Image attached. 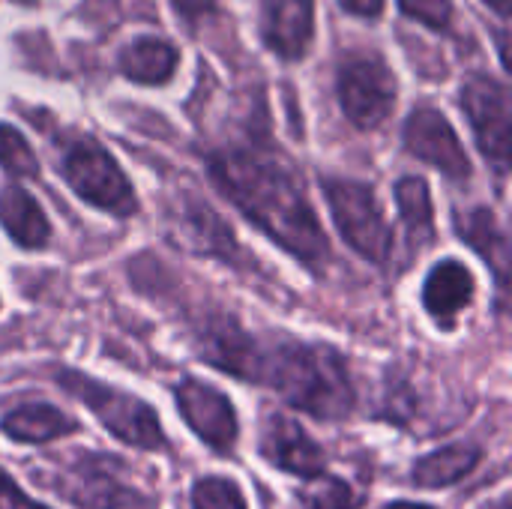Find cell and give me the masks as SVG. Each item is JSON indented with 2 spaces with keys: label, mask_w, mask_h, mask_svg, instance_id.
I'll use <instances>...</instances> for the list:
<instances>
[{
  "label": "cell",
  "mask_w": 512,
  "mask_h": 509,
  "mask_svg": "<svg viewBox=\"0 0 512 509\" xmlns=\"http://www.w3.org/2000/svg\"><path fill=\"white\" fill-rule=\"evenodd\" d=\"M213 183L246 213L267 237L294 258L318 267L330 255V243L297 174L276 156L258 147L219 150L210 159Z\"/></svg>",
  "instance_id": "1"
},
{
  "label": "cell",
  "mask_w": 512,
  "mask_h": 509,
  "mask_svg": "<svg viewBox=\"0 0 512 509\" xmlns=\"http://www.w3.org/2000/svg\"><path fill=\"white\" fill-rule=\"evenodd\" d=\"M258 381L270 384L288 405L318 420H342L354 408L348 366L330 345L282 342L261 351Z\"/></svg>",
  "instance_id": "2"
},
{
  "label": "cell",
  "mask_w": 512,
  "mask_h": 509,
  "mask_svg": "<svg viewBox=\"0 0 512 509\" xmlns=\"http://www.w3.org/2000/svg\"><path fill=\"white\" fill-rule=\"evenodd\" d=\"M60 174L87 204L99 210L129 216L138 207L132 183L114 156L87 135H72L60 144Z\"/></svg>",
  "instance_id": "3"
},
{
  "label": "cell",
  "mask_w": 512,
  "mask_h": 509,
  "mask_svg": "<svg viewBox=\"0 0 512 509\" xmlns=\"http://www.w3.org/2000/svg\"><path fill=\"white\" fill-rule=\"evenodd\" d=\"M57 381H60V387L66 393L81 399L99 417V423L114 438H120L123 444H132V447H141V450H156V447L165 444L159 417L141 399L123 393V390H114L108 384H99V381H93L90 375H81V372H60Z\"/></svg>",
  "instance_id": "4"
},
{
  "label": "cell",
  "mask_w": 512,
  "mask_h": 509,
  "mask_svg": "<svg viewBox=\"0 0 512 509\" xmlns=\"http://www.w3.org/2000/svg\"><path fill=\"white\" fill-rule=\"evenodd\" d=\"M321 189H324L327 207H330L345 243L357 255H363L375 264H384L393 252V228H390L372 186L357 183V180L327 177V180H321Z\"/></svg>",
  "instance_id": "5"
},
{
  "label": "cell",
  "mask_w": 512,
  "mask_h": 509,
  "mask_svg": "<svg viewBox=\"0 0 512 509\" xmlns=\"http://www.w3.org/2000/svg\"><path fill=\"white\" fill-rule=\"evenodd\" d=\"M339 102L345 117L360 129L381 126L399 96L396 75L378 54H351L339 69Z\"/></svg>",
  "instance_id": "6"
},
{
  "label": "cell",
  "mask_w": 512,
  "mask_h": 509,
  "mask_svg": "<svg viewBox=\"0 0 512 509\" xmlns=\"http://www.w3.org/2000/svg\"><path fill=\"white\" fill-rule=\"evenodd\" d=\"M462 111L471 120L483 156L498 174L512 165V99L510 90L492 75H474L462 87Z\"/></svg>",
  "instance_id": "7"
},
{
  "label": "cell",
  "mask_w": 512,
  "mask_h": 509,
  "mask_svg": "<svg viewBox=\"0 0 512 509\" xmlns=\"http://www.w3.org/2000/svg\"><path fill=\"white\" fill-rule=\"evenodd\" d=\"M405 147L417 159L441 168L450 180L465 183L471 177V159L453 132L450 120L435 108H417L405 123Z\"/></svg>",
  "instance_id": "8"
},
{
  "label": "cell",
  "mask_w": 512,
  "mask_h": 509,
  "mask_svg": "<svg viewBox=\"0 0 512 509\" xmlns=\"http://www.w3.org/2000/svg\"><path fill=\"white\" fill-rule=\"evenodd\" d=\"M177 408L183 414V420L189 423V429L210 444L219 453H228L237 441V414L234 405L228 402V396H222L216 387L204 384V381H192L186 378L177 387Z\"/></svg>",
  "instance_id": "9"
},
{
  "label": "cell",
  "mask_w": 512,
  "mask_h": 509,
  "mask_svg": "<svg viewBox=\"0 0 512 509\" xmlns=\"http://www.w3.org/2000/svg\"><path fill=\"white\" fill-rule=\"evenodd\" d=\"M261 36L282 60H303L315 39V0H261Z\"/></svg>",
  "instance_id": "10"
},
{
  "label": "cell",
  "mask_w": 512,
  "mask_h": 509,
  "mask_svg": "<svg viewBox=\"0 0 512 509\" xmlns=\"http://www.w3.org/2000/svg\"><path fill=\"white\" fill-rule=\"evenodd\" d=\"M261 453L279 471L300 474V477H318L324 474V465H327L324 450L309 438V432L297 420L285 414H273L264 420Z\"/></svg>",
  "instance_id": "11"
},
{
  "label": "cell",
  "mask_w": 512,
  "mask_h": 509,
  "mask_svg": "<svg viewBox=\"0 0 512 509\" xmlns=\"http://www.w3.org/2000/svg\"><path fill=\"white\" fill-rule=\"evenodd\" d=\"M474 291H477V282H474V273L456 261V258H447L441 264L432 267V273L426 276V285H423V303L429 309V315L438 321V324H453V318L471 306L474 300Z\"/></svg>",
  "instance_id": "12"
},
{
  "label": "cell",
  "mask_w": 512,
  "mask_h": 509,
  "mask_svg": "<svg viewBox=\"0 0 512 509\" xmlns=\"http://www.w3.org/2000/svg\"><path fill=\"white\" fill-rule=\"evenodd\" d=\"M180 54L159 36H138L120 51V69L135 84H165L177 72Z\"/></svg>",
  "instance_id": "13"
},
{
  "label": "cell",
  "mask_w": 512,
  "mask_h": 509,
  "mask_svg": "<svg viewBox=\"0 0 512 509\" xmlns=\"http://www.w3.org/2000/svg\"><path fill=\"white\" fill-rule=\"evenodd\" d=\"M0 225L24 249H39L51 237V225L42 207L21 186H6L0 192Z\"/></svg>",
  "instance_id": "14"
},
{
  "label": "cell",
  "mask_w": 512,
  "mask_h": 509,
  "mask_svg": "<svg viewBox=\"0 0 512 509\" xmlns=\"http://www.w3.org/2000/svg\"><path fill=\"white\" fill-rule=\"evenodd\" d=\"M75 429H78V423L72 417H66L60 408L45 405V402L21 405L3 417V432L21 444H48L63 435H72Z\"/></svg>",
  "instance_id": "15"
},
{
  "label": "cell",
  "mask_w": 512,
  "mask_h": 509,
  "mask_svg": "<svg viewBox=\"0 0 512 509\" xmlns=\"http://www.w3.org/2000/svg\"><path fill=\"white\" fill-rule=\"evenodd\" d=\"M480 462V450L468 447V444H453L444 450L429 453L426 459H420L414 465V483L423 489H444L459 483L462 477H468Z\"/></svg>",
  "instance_id": "16"
},
{
  "label": "cell",
  "mask_w": 512,
  "mask_h": 509,
  "mask_svg": "<svg viewBox=\"0 0 512 509\" xmlns=\"http://www.w3.org/2000/svg\"><path fill=\"white\" fill-rule=\"evenodd\" d=\"M459 234L495 267L498 273V285L507 288V273H510V240L504 234V228L498 225V219L492 216V210H474L462 225Z\"/></svg>",
  "instance_id": "17"
},
{
  "label": "cell",
  "mask_w": 512,
  "mask_h": 509,
  "mask_svg": "<svg viewBox=\"0 0 512 509\" xmlns=\"http://www.w3.org/2000/svg\"><path fill=\"white\" fill-rule=\"evenodd\" d=\"M396 204L414 240H432V198L423 177H402L396 183Z\"/></svg>",
  "instance_id": "18"
},
{
  "label": "cell",
  "mask_w": 512,
  "mask_h": 509,
  "mask_svg": "<svg viewBox=\"0 0 512 509\" xmlns=\"http://www.w3.org/2000/svg\"><path fill=\"white\" fill-rule=\"evenodd\" d=\"M312 483L303 486L297 492V504L294 509H354L357 507V495L351 492V486L345 480L318 474L309 477Z\"/></svg>",
  "instance_id": "19"
},
{
  "label": "cell",
  "mask_w": 512,
  "mask_h": 509,
  "mask_svg": "<svg viewBox=\"0 0 512 509\" xmlns=\"http://www.w3.org/2000/svg\"><path fill=\"white\" fill-rule=\"evenodd\" d=\"M0 165L12 177H36L39 174V162H36L27 138L9 123H0Z\"/></svg>",
  "instance_id": "20"
},
{
  "label": "cell",
  "mask_w": 512,
  "mask_h": 509,
  "mask_svg": "<svg viewBox=\"0 0 512 509\" xmlns=\"http://www.w3.org/2000/svg\"><path fill=\"white\" fill-rule=\"evenodd\" d=\"M192 509H246V501L231 480L204 477L192 489Z\"/></svg>",
  "instance_id": "21"
},
{
  "label": "cell",
  "mask_w": 512,
  "mask_h": 509,
  "mask_svg": "<svg viewBox=\"0 0 512 509\" xmlns=\"http://www.w3.org/2000/svg\"><path fill=\"white\" fill-rule=\"evenodd\" d=\"M399 6L408 18H417L432 30L453 27V0H399Z\"/></svg>",
  "instance_id": "22"
},
{
  "label": "cell",
  "mask_w": 512,
  "mask_h": 509,
  "mask_svg": "<svg viewBox=\"0 0 512 509\" xmlns=\"http://www.w3.org/2000/svg\"><path fill=\"white\" fill-rule=\"evenodd\" d=\"M0 509H48V507H42V504L30 501V498L15 486V480H12V477H6V474L0 471Z\"/></svg>",
  "instance_id": "23"
},
{
  "label": "cell",
  "mask_w": 512,
  "mask_h": 509,
  "mask_svg": "<svg viewBox=\"0 0 512 509\" xmlns=\"http://www.w3.org/2000/svg\"><path fill=\"white\" fill-rule=\"evenodd\" d=\"M171 3H174L177 15H183L186 21H198L216 9V0H171Z\"/></svg>",
  "instance_id": "24"
},
{
  "label": "cell",
  "mask_w": 512,
  "mask_h": 509,
  "mask_svg": "<svg viewBox=\"0 0 512 509\" xmlns=\"http://www.w3.org/2000/svg\"><path fill=\"white\" fill-rule=\"evenodd\" d=\"M339 6L357 18H378L384 12V0H339Z\"/></svg>",
  "instance_id": "25"
},
{
  "label": "cell",
  "mask_w": 512,
  "mask_h": 509,
  "mask_svg": "<svg viewBox=\"0 0 512 509\" xmlns=\"http://www.w3.org/2000/svg\"><path fill=\"white\" fill-rule=\"evenodd\" d=\"M483 3H486L489 9H495V12H498L501 18H510V3H512V0H483Z\"/></svg>",
  "instance_id": "26"
},
{
  "label": "cell",
  "mask_w": 512,
  "mask_h": 509,
  "mask_svg": "<svg viewBox=\"0 0 512 509\" xmlns=\"http://www.w3.org/2000/svg\"><path fill=\"white\" fill-rule=\"evenodd\" d=\"M384 509H435V507H426V504H408V501H396V504H390V507Z\"/></svg>",
  "instance_id": "27"
}]
</instances>
